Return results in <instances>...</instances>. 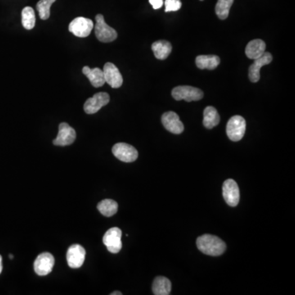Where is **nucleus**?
<instances>
[{
    "instance_id": "nucleus-1",
    "label": "nucleus",
    "mask_w": 295,
    "mask_h": 295,
    "mask_svg": "<svg viewBox=\"0 0 295 295\" xmlns=\"http://www.w3.org/2000/svg\"><path fill=\"white\" fill-rule=\"evenodd\" d=\"M196 244L198 249L203 253L214 257L223 254L226 249L225 242L219 237L212 234H203L198 237Z\"/></svg>"
},
{
    "instance_id": "nucleus-2",
    "label": "nucleus",
    "mask_w": 295,
    "mask_h": 295,
    "mask_svg": "<svg viewBox=\"0 0 295 295\" xmlns=\"http://www.w3.org/2000/svg\"><path fill=\"white\" fill-rule=\"evenodd\" d=\"M95 32L98 40L103 43H109L115 41L117 38V32L105 23L104 16L102 14H98L95 17Z\"/></svg>"
},
{
    "instance_id": "nucleus-3",
    "label": "nucleus",
    "mask_w": 295,
    "mask_h": 295,
    "mask_svg": "<svg viewBox=\"0 0 295 295\" xmlns=\"http://www.w3.org/2000/svg\"><path fill=\"white\" fill-rule=\"evenodd\" d=\"M246 131V122L241 116H234L228 121L226 134L230 140L236 142L242 140Z\"/></svg>"
},
{
    "instance_id": "nucleus-4",
    "label": "nucleus",
    "mask_w": 295,
    "mask_h": 295,
    "mask_svg": "<svg viewBox=\"0 0 295 295\" xmlns=\"http://www.w3.org/2000/svg\"><path fill=\"white\" fill-rule=\"evenodd\" d=\"M172 97L180 101L185 100L186 102L198 101L203 99V92L199 89L193 86H180L174 88L171 92Z\"/></svg>"
},
{
    "instance_id": "nucleus-5",
    "label": "nucleus",
    "mask_w": 295,
    "mask_h": 295,
    "mask_svg": "<svg viewBox=\"0 0 295 295\" xmlns=\"http://www.w3.org/2000/svg\"><path fill=\"white\" fill-rule=\"evenodd\" d=\"M94 28V23L92 20L89 18L79 17L75 18L74 20L71 22L69 25V32L77 37L85 38L90 36Z\"/></svg>"
},
{
    "instance_id": "nucleus-6",
    "label": "nucleus",
    "mask_w": 295,
    "mask_h": 295,
    "mask_svg": "<svg viewBox=\"0 0 295 295\" xmlns=\"http://www.w3.org/2000/svg\"><path fill=\"white\" fill-rule=\"evenodd\" d=\"M122 230L118 227H113L105 233L103 242L108 250L112 253L119 252L122 248Z\"/></svg>"
},
{
    "instance_id": "nucleus-7",
    "label": "nucleus",
    "mask_w": 295,
    "mask_h": 295,
    "mask_svg": "<svg viewBox=\"0 0 295 295\" xmlns=\"http://www.w3.org/2000/svg\"><path fill=\"white\" fill-rule=\"evenodd\" d=\"M113 155L124 162H135L138 158V151L130 144L118 143L113 147Z\"/></svg>"
},
{
    "instance_id": "nucleus-8",
    "label": "nucleus",
    "mask_w": 295,
    "mask_h": 295,
    "mask_svg": "<svg viewBox=\"0 0 295 295\" xmlns=\"http://www.w3.org/2000/svg\"><path fill=\"white\" fill-rule=\"evenodd\" d=\"M222 194L225 203L230 207L238 205L240 198L239 186L232 179H228L224 182L222 186Z\"/></svg>"
},
{
    "instance_id": "nucleus-9",
    "label": "nucleus",
    "mask_w": 295,
    "mask_h": 295,
    "mask_svg": "<svg viewBox=\"0 0 295 295\" xmlns=\"http://www.w3.org/2000/svg\"><path fill=\"white\" fill-rule=\"evenodd\" d=\"M110 101V96L105 92L95 94L93 97L86 100L84 110L87 114H95Z\"/></svg>"
},
{
    "instance_id": "nucleus-10",
    "label": "nucleus",
    "mask_w": 295,
    "mask_h": 295,
    "mask_svg": "<svg viewBox=\"0 0 295 295\" xmlns=\"http://www.w3.org/2000/svg\"><path fill=\"white\" fill-rule=\"evenodd\" d=\"M77 137V134L74 129L69 126L68 123L63 122L59 126V134L57 135L56 139H54V145L57 146H68L72 143H74Z\"/></svg>"
},
{
    "instance_id": "nucleus-11",
    "label": "nucleus",
    "mask_w": 295,
    "mask_h": 295,
    "mask_svg": "<svg viewBox=\"0 0 295 295\" xmlns=\"http://www.w3.org/2000/svg\"><path fill=\"white\" fill-rule=\"evenodd\" d=\"M55 260L54 257L50 252H43L39 255L34 262V270L39 275H48L54 268Z\"/></svg>"
},
{
    "instance_id": "nucleus-12",
    "label": "nucleus",
    "mask_w": 295,
    "mask_h": 295,
    "mask_svg": "<svg viewBox=\"0 0 295 295\" xmlns=\"http://www.w3.org/2000/svg\"><path fill=\"white\" fill-rule=\"evenodd\" d=\"M86 259V250L80 244L70 246L67 252V261L68 266L72 268H79L83 265Z\"/></svg>"
},
{
    "instance_id": "nucleus-13",
    "label": "nucleus",
    "mask_w": 295,
    "mask_h": 295,
    "mask_svg": "<svg viewBox=\"0 0 295 295\" xmlns=\"http://www.w3.org/2000/svg\"><path fill=\"white\" fill-rule=\"evenodd\" d=\"M103 72H104L105 82H107L111 87L117 89L122 86L123 78H122V74L113 63H107L104 65Z\"/></svg>"
},
{
    "instance_id": "nucleus-14",
    "label": "nucleus",
    "mask_w": 295,
    "mask_h": 295,
    "mask_svg": "<svg viewBox=\"0 0 295 295\" xmlns=\"http://www.w3.org/2000/svg\"><path fill=\"white\" fill-rule=\"evenodd\" d=\"M162 122L165 129L171 133L179 135L184 131V125L179 116L174 112L165 113L162 117Z\"/></svg>"
},
{
    "instance_id": "nucleus-15",
    "label": "nucleus",
    "mask_w": 295,
    "mask_h": 295,
    "mask_svg": "<svg viewBox=\"0 0 295 295\" xmlns=\"http://www.w3.org/2000/svg\"><path fill=\"white\" fill-rule=\"evenodd\" d=\"M272 61V55L268 52H265L262 56L254 59V62L248 69V77L252 83H256L260 80V70L263 66L267 65Z\"/></svg>"
},
{
    "instance_id": "nucleus-16",
    "label": "nucleus",
    "mask_w": 295,
    "mask_h": 295,
    "mask_svg": "<svg viewBox=\"0 0 295 295\" xmlns=\"http://www.w3.org/2000/svg\"><path fill=\"white\" fill-rule=\"evenodd\" d=\"M82 72L90 80V83L95 88L101 87L105 84L104 72L100 68H95L91 69L89 67H84Z\"/></svg>"
},
{
    "instance_id": "nucleus-17",
    "label": "nucleus",
    "mask_w": 295,
    "mask_h": 295,
    "mask_svg": "<svg viewBox=\"0 0 295 295\" xmlns=\"http://www.w3.org/2000/svg\"><path fill=\"white\" fill-rule=\"evenodd\" d=\"M266 50V44L261 40H253L245 48L246 56L248 59H257L263 55Z\"/></svg>"
},
{
    "instance_id": "nucleus-18",
    "label": "nucleus",
    "mask_w": 295,
    "mask_h": 295,
    "mask_svg": "<svg viewBox=\"0 0 295 295\" xmlns=\"http://www.w3.org/2000/svg\"><path fill=\"white\" fill-rule=\"evenodd\" d=\"M196 65L199 69L213 70L218 67L221 59L216 55H200L196 58Z\"/></svg>"
},
{
    "instance_id": "nucleus-19",
    "label": "nucleus",
    "mask_w": 295,
    "mask_h": 295,
    "mask_svg": "<svg viewBox=\"0 0 295 295\" xmlns=\"http://www.w3.org/2000/svg\"><path fill=\"white\" fill-rule=\"evenodd\" d=\"M152 50L157 59L164 60L169 56L172 50V47H171V43L168 41H158L152 45Z\"/></svg>"
},
{
    "instance_id": "nucleus-20",
    "label": "nucleus",
    "mask_w": 295,
    "mask_h": 295,
    "mask_svg": "<svg viewBox=\"0 0 295 295\" xmlns=\"http://www.w3.org/2000/svg\"><path fill=\"white\" fill-rule=\"evenodd\" d=\"M153 293L155 295H169L171 290V283L164 276H158L153 282Z\"/></svg>"
},
{
    "instance_id": "nucleus-21",
    "label": "nucleus",
    "mask_w": 295,
    "mask_h": 295,
    "mask_svg": "<svg viewBox=\"0 0 295 295\" xmlns=\"http://www.w3.org/2000/svg\"><path fill=\"white\" fill-rule=\"evenodd\" d=\"M203 122V126L207 129H212L219 124L220 116H219L216 108L212 106H208L204 109Z\"/></svg>"
},
{
    "instance_id": "nucleus-22",
    "label": "nucleus",
    "mask_w": 295,
    "mask_h": 295,
    "mask_svg": "<svg viewBox=\"0 0 295 295\" xmlns=\"http://www.w3.org/2000/svg\"><path fill=\"white\" fill-rule=\"evenodd\" d=\"M97 207L102 215L109 217L117 213L118 204L113 199H104L99 203Z\"/></svg>"
},
{
    "instance_id": "nucleus-23",
    "label": "nucleus",
    "mask_w": 295,
    "mask_h": 295,
    "mask_svg": "<svg viewBox=\"0 0 295 295\" xmlns=\"http://www.w3.org/2000/svg\"><path fill=\"white\" fill-rule=\"evenodd\" d=\"M22 23L25 29L32 30L36 26V14L32 7H26L22 12Z\"/></svg>"
},
{
    "instance_id": "nucleus-24",
    "label": "nucleus",
    "mask_w": 295,
    "mask_h": 295,
    "mask_svg": "<svg viewBox=\"0 0 295 295\" xmlns=\"http://www.w3.org/2000/svg\"><path fill=\"white\" fill-rule=\"evenodd\" d=\"M233 3H234V0H218L217 1L215 11L220 19L225 20L228 18Z\"/></svg>"
},
{
    "instance_id": "nucleus-25",
    "label": "nucleus",
    "mask_w": 295,
    "mask_h": 295,
    "mask_svg": "<svg viewBox=\"0 0 295 295\" xmlns=\"http://www.w3.org/2000/svg\"><path fill=\"white\" fill-rule=\"evenodd\" d=\"M56 0H40L36 5L40 18L42 20H47L50 17V8Z\"/></svg>"
},
{
    "instance_id": "nucleus-26",
    "label": "nucleus",
    "mask_w": 295,
    "mask_h": 295,
    "mask_svg": "<svg viewBox=\"0 0 295 295\" xmlns=\"http://www.w3.org/2000/svg\"><path fill=\"white\" fill-rule=\"evenodd\" d=\"M181 2L180 0H166L165 1V12L169 13V12L178 11L179 9L181 8Z\"/></svg>"
},
{
    "instance_id": "nucleus-27",
    "label": "nucleus",
    "mask_w": 295,
    "mask_h": 295,
    "mask_svg": "<svg viewBox=\"0 0 295 295\" xmlns=\"http://www.w3.org/2000/svg\"><path fill=\"white\" fill-rule=\"evenodd\" d=\"M149 3L154 9H161L164 4L163 0H149Z\"/></svg>"
},
{
    "instance_id": "nucleus-28",
    "label": "nucleus",
    "mask_w": 295,
    "mask_h": 295,
    "mask_svg": "<svg viewBox=\"0 0 295 295\" xmlns=\"http://www.w3.org/2000/svg\"><path fill=\"white\" fill-rule=\"evenodd\" d=\"M3 270V265H2V256L0 255V274L2 272Z\"/></svg>"
},
{
    "instance_id": "nucleus-29",
    "label": "nucleus",
    "mask_w": 295,
    "mask_h": 295,
    "mask_svg": "<svg viewBox=\"0 0 295 295\" xmlns=\"http://www.w3.org/2000/svg\"><path fill=\"white\" fill-rule=\"evenodd\" d=\"M122 292H119V291H115V292H113V293H111V295H122Z\"/></svg>"
},
{
    "instance_id": "nucleus-30",
    "label": "nucleus",
    "mask_w": 295,
    "mask_h": 295,
    "mask_svg": "<svg viewBox=\"0 0 295 295\" xmlns=\"http://www.w3.org/2000/svg\"><path fill=\"white\" fill-rule=\"evenodd\" d=\"M9 257H10V258H11V259H13V258H14V256H13V255L10 254L9 255Z\"/></svg>"
},
{
    "instance_id": "nucleus-31",
    "label": "nucleus",
    "mask_w": 295,
    "mask_h": 295,
    "mask_svg": "<svg viewBox=\"0 0 295 295\" xmlns=\"http://www.w3.org/2000/svg\"><path fill=\"white\" fill-rule=\"evenodd\" d=\"M200 1H203V0H200Z\"/></svg>"
}]
</instances>
